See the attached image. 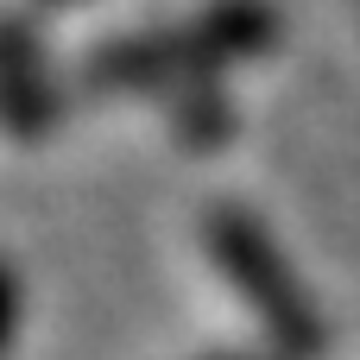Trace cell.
Segmentation results:
<instances>
[{
    "label": "cell",
    "instance_id": "1",
    "mask_svg": "<svg viewBox=\"0 0 360 360\" xmlns=\"http://www.w3.org/2000/svg\"><path fill=\"white\" fill-rule=\"evenodd\" d=\"M13 278H6V266H0V348H6V335H13Z\"/></svg>",
    "mask_w": 360,
    "mask_h": 360
}]
</instances>
